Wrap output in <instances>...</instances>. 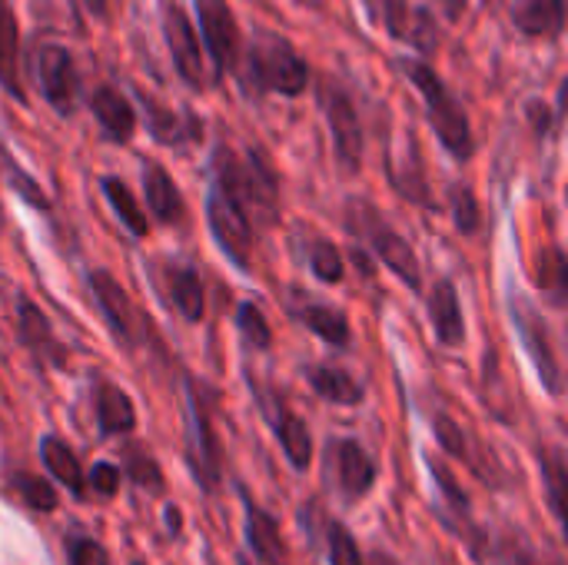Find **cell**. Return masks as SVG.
Returning <instances> with one entry per match:
<instances>
[{"mask_svg":"<svg viewBox=\"0 0 568 565\" xmlns=\"http://www.w3.org/2000/svg\"><path fill=\"white\" fill-rule=\"evenodd\" d=\"M233 73L250 93H280L300 97L310 83V67L296 53V47L270 30H256L246 53H240Z\"/></svg>","mask_w":568,"mask_h":565,"instance_id":"6da1fadb","label":"cell"},{"mask_svg":"<svg viewBox=\"0 0 568 565\" xmlns=\"http://www.w3.org/2000/svg\"><path fill=\"white\" fill-rule=\"evenodd\" d=\"M403 73L413 80V87L419 90L423 103H426V117H429V127L436 130L443 150L466 163L473 160L476 153V140H473V127H469V113L466 107L459 103V97L446 87V80L426 63V60H403Z\"/></svg>","mask_w":568,"mask_h":565,"instance_id":"7a4b0ae2","label":"cell"},{"mask_svg":"<svg viewBox=\"0 0 568 565\" xmlns=\"http://www.w3.org/2000/svg\"><path fill=\"white\" fill-rule=\"evenodd\" d=\"M346 230L369 246V253L376 260H383V266L403 283L409 286L413 293L423 290V270H419V260L409 246V240L403 233H396L383 213L369 203V200H349L346 203Z\"/></svg>","mask_w":568,"mask_h":565,"instance_id":"3957f363","label":"cell"},{"mask_svg":"<svg viewBox=\"0 0 568 565\" xmlns=\"http://www.w3.org/2000/svg\"><path fill=\"white\" fill-rule=\"evenodd\" d=\"M509 316H513L523 350L529 353V360L539 373V383L546 386L549 396H562V363L556 353L552 330H549L546 316L539 313V306L516 286L509 290Z\"/></svg>","mask_w":568,"mask_h":565,"instance_id":"277c9868","label":"cell"},{"mask_svg":"<svg viewBox=\"0 0 568 565\" xmlns=\"http://www.w3.org/2000/svg\"><path fill=\"white\" fill-rule=\"evenodd\" d=\"M30 73H33V83H37L40 97L60 117H70L77 110L83 83H80V70H77L73 53L63 43H53V40L37 43L33 53H30Z\"/></svg>","mask_w":568,"mask_h":565,"instance_id":"5b68a950","label":"cell"},{"mask_svg":"<svg viewBox=\"0 0 568 565\" xmlns=\"http://www.w3.org/2000/svg\"><path fill=\"white\" fill-rule=\"evenodd\" d=\"M87 286H90V296H93L103 323L110 326L113 340L126 353H133L143 343V336H146V316L136 310V303L130 300L126 286L113 273H106V270H90L87 273Z\"/></svg>","mask_w":568,"mask_h":565,"instance_id":"8992f818","label":"cell"},{"mask_svg":"<svg viewBox=\"0 0 568 565\" xmlns=\"http://www.w3.org/2000/svg\"><path fill=\"white\" fill-rule=\"evenodd\" d=\"M206 226L220 246V253L236 266V270H250L253 260V220L250 213L216 183L206 193Z\"/></svg>","mask_w":568,"mask_h":565,"instance_id":"52a82bcc","label":"cell"},{"mask_svg":"<svg viewBox=\"0 0 568 565\" xmlns=\"http://www.w3.org/2000/svg\"><path fill=\"white\" fill-rule=\"evenodd\" d=\"M320 107L326 113V123H329V133H333V153H336V163L346 170V173H356L363 167V123H359V110H356V100L336 83V80H323L320 90Z\"/></svg>","mask_w":568,"mask_h":565,"instance_id":"ba28073f","label":"cell"},{"mask_svg":"<svg viewBox=\"0 0 568 565\" xmlns=\"http://www.w3.org/2000/svg\"><path fill=\"white\" fill-rule=\"evenodd\" d=\"M163 37H166L170 57H173L176 77L190 90H203V47L196 40V27H193L190 13L176 0L163 3Z\"/></svg>","mask_w":568,"mask_h":565,"instance_id":"9c48e42d","label":"cell"},{"mask_svg":"<svg viewBox=\"0 0 568 565\" xmlns=\"http://www.w3.org/2000/svg\"><path fill=\"white\" fill-rule=\"evenodd\" d=\"M196 23L213 60L216 77L230 73L240 60V23L226 0H196Z\"/></svg>","mask_w":568,"mask_h":565,"instance_id":"30bf717a","label":"cell"},{"mask_svg":"<svg viewBox=\"0 0 568 565\" xmlns=\"http://www.w3.org/2000/svg\"><path fill=\"white\" fill-rule=\"evenodd\" d=\"M13 323H17V340L33 353L37 366H63L67 363V350L53 336L47 313L23 293L13 300Z\"/></svg>","mask_w":568,"mask_h":565,"instance_id":"8fae6325","label":"cell"},{"mask_svg":"<svg viewBox=\"0 0 568 565\" xmlns=\"http://www.w3.org/2000/svg\"><path fill=\"white\" fill-rule=\"evenodd\" d=\"M160 280H163V293L173 303V310L186 323H200L203 320V310H206L200 270L193 263H186V260H166L160 266Z\"/></svg>","mask_w":568,"mask_h":565,"instance_id":"7c38bea8","label":"cell"},{"mask_svg":"<svg viewBox=\"0 0 568 565\" xmlns=\"http://www.w3.org/2000/svg\"><path fill=\"white\" fill-rule=\"evenodd\" d=\"M426 310H429L433 333L443 346L456 350L466 343V320H463V306H459V290L449 276L436 280V286L426 296Z\"/></svg>","mask_w":568,"mask_h":565,"instance_id":"4fadbf2b","label":"cell"},{"mask_svg":"<svg viewBox=\"0 0 568 565\" xmlns=\"http://www.w3.org/2000/svg\"><path fill=\"white\" fill-rule=\"evenodd\" d=\"M140 180H143V200L150 206V216L166 223V226H176L183 223V196H180V186L176 180L170 176V170L156 160H143V170H140Z\"/></svg>","mask_w":568,"mask_h":565,"instance_id":"5bb4252c","label":"cell"},{"mask_svg":"<svg viewBox=\"0 0 568 565\" xmlns=\"http://www.w3.org/2000/svg\"><path fill=\"white\" fill-rule=\"evenodd\" d=\"M333 470H336V483L346 493V500H359L373 490L376 483V463L373 456L356 443V440H336L333 450Z\"/></svg>","mask_w":568,"mask_h":565,"instance_id":"9a60e30c","label":"cell"},{"mask_svg":"<svg viewBox=\"0 0 568 565\" xmlns=\"http://www.w3.org/2000/svg\"><path fill=\"white\" fill-rule=\"evenodd\" d=\"M190 426H193V473L200 476V483L206 490L216 486V473H220V440L213 433L210 413L203 406V400L196 396L193 383H190Z\"/></svg>","mask_w":568,"mask_h":565,"instance_id":"2e32d148","label":"cell"},{"mask_svg":"<svg viewBox=\"0 0 568 565\" xmlns=\"http://www.w3.org/2000/svg\"><path fill=\"white\" fill-rule=\"evenodd\" d=\"M136 100L143 107V127L146 133L163 143V147H180L186 140H200V120L193 117H176L166 103L153 100L150 93H143V87L136 90Z\"/></svg>","mask_w":568,"mask_h":565,"instance_id":"e0dca14e","label":"cell"},{"mask_svg":"<svg viewBox=\"0 0 568 565\" xmlns=\"http://www.w3.org/2000/svg\"><path fill=\"white\" fill-rule=\"evenodd\" d=\"M87 103H90L97 123L103 127V133L110 140L126 143L133 137V130H136V110H133V103L116 87H110V83L93 87L90 97H87Z\"/></svg>","mask_w":568,"mask_h":565,"instance_id":"ac0fdd59","label":"cell"},{"mask_svg":"<svg viewBox=\"0 0 568 565\" xmlns=\"http://www.w3.org/2000/svg\"><path fill=\"white\" fill-rule=\"evenodd\" d=\"M513 23L526 37L559 40L566 30V0H516Z\"/></svg>","mask_w":568,"mask_h":565,"instance_id":"d6986e66","label":"cell"},{"mask_svg":"<svg viewBox=\"0 0 568 565\" xmlns=\"http://www.w3.org/2000/svg\"><path fill=\"white\" fill-rule=\"evenodd\" d=\"M93 413H97V426L103 436H126L136 426V410L133 400L113 386V383H97L93 390Z\"/></svg>","mask_w":568,"mask_h":565,"instance_id":"ffe728a7","label":"cell"},{"mask_svg":"<svg viewBox=\"0 0 568 565\" xmlns=\"http://www.w3.org/2000/svg\"><path fill=\"white\" fill-rule=\"evenodd\" d=\"M246 539H250L253 556L263 565H286V546H283L276 519L256 509L253 503H246Z\"/></svg>","mask_w":568,"mask_h":565,"instance_id":"44dd1931","label":"cell"},{"mask_svg":"<svg viewBox=\"0 0 568 565\" xmlns=\"http://www.w3.org/2000/svg\"><path fill=\"white\" fill-rule=\"evenodd\" d=\"M306 380L313 393L333 406H359L363 403V386L356 383L353 373L339 366H306Z\"/></svg>","mask_w":568,"mask_h":565,"instance_id":"7402d4cb","label":"cell"},{"mask_svg":"<svg viewBox=\"0 0 568 565\" xmlns=\"http://www.w3.org/2000/svg\"><path fill=\"white\" fill-rule=\"evenodd\" d=\"M17 60H20V30H17V17L10 10L7 0H0V87L13 97V100H27L23 87H20V73H17Z\"/></svg>","mask_w":568,"mask_h":565,"instance_id":"603a6c76","label":"cell"},{"mask_svg":"<svg viewBox=\"0 0 568 565\" xmlns=\"http://www.w3.org/2000/svg\"><path fill=\"white\" fill-rule=\"evenodd\" d=\"M40 460H43V470H47L57 483H63L77 500H83L87 483H83L80 460H77V453H73L63 440H57V436H43V440H40Z\"/></svg>","mask_w":568,"mask_h":565,"instance_id":"cb8c5ba5","label":"cell"},{"mask_svg":"<svg viewBox=\"0 0 568 565\" xmlns=\"http://www.w3.org/2000/svg\"><path fill=\"white\" fill-rule=\"evenodd\" d=\"M300 320L306 323V330L313 336H320L323 343L336 346V350H346L353 343V330H349V316L339 310V306H329V303H310L300 310Z\"/></svg>","mask_w":568,"mask_h":565,"instance_id":"d4e9b609","label":"cell"},{"mask_svg":"<svg viewBox=\"0 0 568 565\" xmlns=\"http://www.w3.org/2000/svg\"><path fill=\"white\" fill-rule=\"evenodd\" d=\"M273 430H276V436H280V446H283L286 460L303 473V470L313 463V436H310V426H306L300 416H293L290 410L276 406V413H273Z\"/></svg>","mask_w":568,"mask_h":565,"instance_id":"484cf974","label":"cell"},{"mask_svg":"<svg viewBox=\"0 0 568 565\" xmlns=\"http://www.w3.org/2000/svg\"><path fill=\"white\" fill-rule=\"evenodd\" d=\"M100 190H103L106 203L113 206L116 220L126 226V233L136 236V240H143V236L150 233V220L143 216V206L136 203L133 190H130L120 176H103V180H100Z\"/></svg>","mask_w":568,"mask_h":565,"instance_id":"4316f807","label":"cell"},{"mask_svg":"<svg viewBox=\"0 0 568 565\" xmlns=\"http://www.w3.org/2000/svg\"><path fill=\"white\" fill-rule=\"evenodd\" d=\"M366 17L383 27L393 40H403L409 43V33H413V20H416V7H409L406 0H359Z\"/></svg>","mask_w":568,"mask_h":565,"instance_id":"83f0119b","label":"cell"},{"mask_svg":"<svg viewBox=\"0 0 568 565\" xmlns=\"http://www.w3.org/2000/svg\"><path fill=\"white\" fill-rule=\"evenodd\" d=\"M306 263L320 283H343V276H346V260H343L339 246L329 240H310L306 243Z\"/></svg>","mask_w":568,"mask_h":565,"instance_id":"f1b7e54d","label":"cell"},{"mask_svg":"<svg viewBox=\"0 0 568 565\" xmlns=\"http://www.w3.org/2000/svg\"><path fill=\"white\" fill-rule=\"evenodd\" d=\"M539 463H542V480L549 493V509L562 523L566 519V506H562L566 503V456L559 450H542Z\"/></svg>","mask_w":568,"mask_h":565,"instance_id":"f546056e","label":"cell"},{"mask_svg":"<svg viewBox=\"0 0 568 565\" xmlns=\"http://www.w3.org/2000/svg\"><path fill=\"white\" fill-rule=\"evenodd\" d=\"M449 210H453V223L463 236H476L479 226H483V210H479V200L473 193V186L466 183H456L449 190Z\"/></svg>","mask_w":568,"mask_h":565,"instance_id":"4dcf8cb0","label":"cell"},{"mask_svg":"<svg viewBox=\"0 0 568 565\" xmlns=\"http://www.w3.org/2000/svg\"><path fill=\"white\" fill-rule=\"evenodd\" d=\"M236 330L253 350H270L273 346V330L256 303H240L236 306Z\"/></svg>","mask_w":568,"mask_h":565,"instance_id":"1f68e13d","label":"cell"},{"mask_svg":"<svg viewBox=\"0 0 568 565\" xmlns=\"http://www.w3.org/2000/svg\"><path fill=\"white\" fill-rule=\"evenodd\" d=\"M539 283H542V290L552 293L556 303H562V296H566V256L559 246H552L539 256Z\"/></svg>","mask_w":568,"mask_h":565,"instance_id":"d6a6232c","label":"cell"},{"mask_svg":"<svg viewBox=\"0 0 568 565\" xmlns=\"http://www.w3.org/2000/svg\"><path fill=\"white\" fill-rule=\"evenodd\" d=\"M13 490L20 493V500L37 509V513H53L57 509V493L47 480L37 476H13Z\"/></svg>","mask_w":568,"mask_h":565,"instance_id":"836d02e7","label":"cell"},{"mask_svg":"<svg viewBox=\"0 0 568 565\" xmlns=\"http://www.w3.org/2000/svg\"><path fill=\"white\" fill-rule=\"evenodd\" d=\"M326 539H329V563L333 565H363L359 546L353 539V533L343 523H326Z\"/></svg>","mask_w":568,"mask_h":565,"instance_id":"e575fe53","label":"cell"},{"mask_svg":"<svg viewBox=\"0 0 568 565\" xmlns=\"http://www.w3.org/2000/svg\"><path fill=\"white\" fill-rule=\"evenodd\" d=\"M126 473H130V480H133L136 486L153 490V493H163V473H160V466H156L146 453L130 450V453H126Z\"/></svg>","mask_w":568,"mask_h":565,"instance_id":"d590c367","label":"cell"},{"mask_svg":"<svg viewBox=\"0 0 568 565\" xmlns=\"http://www.w3.org/2000/svg\"><path fill=\"white\" fill-rule=\"evenodd\" d=\"M3 173H7V180H10V190L20 196V200H27L30 206H40V210H50V200L40 193V186H37V180H30L13 160H3Z\"/></svg>","mask_w":568,"mask_h":565,"instance_id":"8d00e7d4","label":"cell"},{"mask_svg":"<svg viewBox=\"0 0 568 565\" xmlns=\"http://www.w3.org/2000/svg\"><path fill=\"white\" fill-rule=\"evenodd\" d=\"M67 559H70V565H110L106 549L90 536H70L67 539Z\"/></svg>","mask_w":568,"mask_h":565,"instance_id":"74e56055","label":"cell"},{"mask_svg":"<svg viewBox=\"0 0 568 565\" xmlns=\"http://www.w3.org/2000/svg\"><path fill=\"white\" fill-rule=\"evenodd\" d=\"M433 430H436V440L443 443V450L456 460H466V433L456 420L449 416H436L433 420Z\"/></svg>","mask_w":568,"mask_h":565,"instance_id":"f35d334b","label":"cell"},{"mask_svg":"<svg viewBox=\"0 0 568 565\" xmlns=\"http://www.w3.org/2000/svg\"><path fill=\"white\" fill-rule=\"evenodd\" d=\"M429 470H433V480L439 483L443 496H446V500H449V503H453L456 509H463V513H466V509H469V500H466L463 486L456 483V476L449 473V466H446V463H436V460H433V463H429Z\"/></svg>","mask_w":568,"mask_h":565,"instance_id":"ab89813d","label":"cell"},{"mask_svg":"<svg viewBox=\"0 0 568 565\" xmlns=\"http://www.w3.org/2000/svg\"><path fill=\"white\" fill-rule=\"evenodd\" d=\"M90 490L100 493V496H116V490H120V466H113L106 460L93 463V470H90Z\"/></svg>","mask_w":568,"mask_h":565,"instance_id":"60d3db41","label":"cell"},{"mask_svg":"<svg viewBox=\"0 0 568 565\" xmlns=\"http://www.w3.org/2000/svg\"><path fill=\"white\" fill-rule=\"evenodd\" d=\"M526 117L532 120V127H536V133H539V137H549V133H552V127L559 123L556 110H549V107H546V103H539V100H529Z\"/></svg>","mask_w":568,"mask_h":565,"instance_id":"b9f144b4","label":"cell"},{"mask_svg":"<svg viewBox=\"0 0 568 565\" xmlns=\"http://www.w3.org/2000/svg\"><path fill=\"white\" fill-rule=\"evenodd\" d=\"M73 7H77L80 13H87V17L100 20V23H106V20H110V3H106V0H73Z\"/></svg>","mask_w":568,"mask_h":565,"instance_id":"7bdbcfd3","label":"cell"},{"mask_svg":"<svg viewBox=\"0 0 568 565\" xmlns=\"http://www.w3.org/2000/svg\"><path fill=\"white\" fill-rule=\"evenodd\" d=\"M443 13H446V20H463V13H466V0H433Z\"/></svg>","mask_w":568,"mask_h":565,"instance_id":"ee69618b","label":"cell"},{"mask_svg":"<svg viewBox=\"0 0 568 565\" xmlns=\"http://www.w3.org/2000/svg\"><path fill=\"white\" fill-rule=\"evenodd\" d=\"M349 256H353V263L359 266V273H363V276H373V260H369V253H366L363 246H356V243H353V253H349Z\"/></svg>","mask_w":568,"mask_h":565,"instance_id":"f6af8a7d","label":"cell"},{"mask_svg":"<svg viewBox=\"0 0 568 565\" xmlns=\"http://www.w3.org/2000/svg\"><path fill=\"white\" fill-rule=\"evenodd\" d=\"M369 563H373V565H399L396 559H393V556H389V553H376V556H373Z\"/></svg>","mask_w":568,"mask_h":565,"instance_id":"bcb514c9","label":"cell"},{"mask_svg":"<svg viewBox=\"0 0 568 565\" xmlns=\"http://www.w3.org/2000/svg\"><path fill=\"white\" fill-rule=\"evenodd\" d=\"M176 519H180V513H176V509H166V526H170V533H176V529H180V523H176Z\"/></svg>","mask_w":568,"mask_h":565,"instance_id":"7dc6e473","label":"cell"},{"mask_svg":"<svg viewBox=\"0 0 568 565\" xmlns=\"http://www.w3.org/2000/svg\"><path fill=\"white\" fill-rule=\"evenodd\" d=\"M293 3H300V7H310V10H320V7H323V0H293Z\"/></svg>","mask_w":568,"mask_h":565,"instance_id":"c3c4849f","label":"cell"},{"mask_svg":"<svg viewBox=\"0 0 568 565\" xmlns=\"http://www.w3.org/2000/svg\"><path fill=\"white\" fill-rule=\"evenodd\" d=\"M516 565H536V563H529V559H519V563Z\"/></svg>","mask_w":568,"mask_h":565,"instance_id":"681fc988","label":"cell"},{"mask_svg":"<svg viewBox=\"0 0 568 565\" xmlns=\"http://www.w3.org/2000/svg\"><path fill=\"white\" fill-rule=\"evenodd\" d=\"M0 230H3V210H0Z\"/></svg>","mask_w":568,"mask_h":565,"instance_id":"f907efd6","label":"cell"},{"mask_svg":"<svg viewBox=\"0 0 568 565\" xmlns=\"http://www.w3.org/2000/svg\"><path fill=\"white\" fill-rule=\"evenodd\" d=\"M483 3H493V0H483Z\"/></svg>","mask_w":568,"mask_h":565,"instance_id":"816d5d0a","label":"cell"}]
</instances>
